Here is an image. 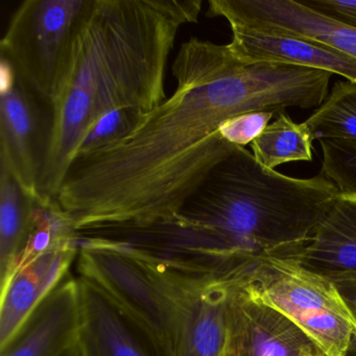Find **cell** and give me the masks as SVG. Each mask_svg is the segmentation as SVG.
I'll list each match as a JSON object with an SVG mask.
<instances>
[{"instance_id": "obj_20", "label": "cell", "mask_w": 356, "mask_h": 356, "mask_svg": "<svg viewBox=\"0 0 356 356\" xmlns=\"http://www.w3.org/2000/svg\"><path fill=\"white\" fill-rule=\"evenodd\" d=\"M306 7L356 30V0H302Z\"/></svg>"}, {"instance_id": "obj_16", "label": "cell", "mask_w": 356, "mask_h": 356, "mask_svg": "<svg viewBox=\"0 0 356 356\" xmlns=\"http://www.w3.org/2000/svg\"><path fill=\"white\" fill-rule=\"evenodd\" d=\"M304 122L318 141H356V84L348 81L335 82L324 103Z\"/></svg>"}, {"instance_id": "obj_19", "label": "cell", "mask_w": 356, "mask_h": 356, "mask_svg": "<svg viewBox=\"0 0 356 356\" xmlns=\"http://www.w3.org/2000/svg\"><path fill=\"white\" fill-rule=\"evenodd\" d=\"M276 113L270 111H250L224 120L218 132L226 143L245 147L264 132Z\"/></svg>"}, {"instance_id": "obj_23", "label": "cell", "mask_w": 356, "mask_h": 356, "mask_svg": "<svg viewBox=\"0 0 356 356\" xmlns=\"http://www.w3.org/2000/svg\"><path fill=\"white\" fill-rule=\"evenodd\" d=\"M343 356H356V335L354 334L352 337L351 343H350L349 348Z\"/></svg>"}, {"instance_id": "obj_15", "label": "cell", "mask_w": 356, "mask_h": 356, "mask_svg": "<svg viewBox=\"0 0 356 356\" xmlns=\"http://www.w3.org/2000/svg\"><path fill=\"white\" fill-rule=\"evenodd\" d=\"M314 140L305 122L297 124L282 112L252 143V154L258 163L275 170L289 162L312 161Z\"/></svg>"}, {"instance_id": "obj_13", "label": "cell", "mask_w": 356, "mask_h": 356, "mask_svg": "<svg viewBox=\"0 0 356 356\" xmlns=\"http://www.w3.org/2000/svg\"><path fill=\"white\" fill-rule=\"evenodd\" d=\"M293 259L330 281L356 277V193H339Z\"/></svg>"}, {"instance_id": "obj_10", "label": "cell", "mask_w": 356, "mask_h": 356, "mask_svg": "<svg viewBox=\"0 0 356 356\" xmlns=\"http://www.w3.org/2000/svg\"><path fill=\"white\" fill-rule=\"evenodd\" d=\"M81 322L79 281L67 274L0 348V356H61L79 343Z\"/></svg>"}, {"instance_id": "obj_6", "label": "cell", "mask_w": 356, "mask_h": 356, "mask_svg": "<svg viewBox=\"0 0 356 356\" xmlns=\"http://www.w3.org/2000/svg\"><path fill=\"white\" fill-rule=\"evenodd\" d=\"M0 163L8 166L28 195L40 197L39 181L51 128V107L16 74L0 92Z\"/></svg>"}, {"instance_id": "obj_12", "label": "cell", "mask_w": 356, "mask_h": 356, "mask_svg": "<svg viewBox=\"0 0 356 356\" xmlns=\"http://www.w3.org/2000/svg\"><path fill=\"white\" fill-rule=\"evenodd\" d=\"M79 243L53 250L20 268L1 289L0 348L17 332L33 310L67 275Z\"/></svg>"}, {"instance_id": "obj_21", "label": "cell", "mask_w": 356, "mask_h": 356, "mask_svg": "<svg viewBox=\"0 0 356 356\" xmlns=\"http://www.w3.org/2000/svg\"><path fill=\"white\" fill-rule=\"evenodd\" d=\"M334 284L353 326L354 334L356 335V277L337 279L331 281Z\"/></svg>"}, {"instance_id": "obj_8", "label": "cell", "mask_w": 356, "mask_h": 356, "mask_svg": "<svg viewBox=\"0 0 356 356\" xmlns=\"http://www.w3.org/2000/svg\"><path fill=\"white\" fill-rule=\"evenodd\" d=\"M233 287L226 314L224 356H326L293 321Z\"/></svg>"}, {"instance_id": "obj_3", "label": "cell", "mask_w": 356, "mask_h": 356, "mask_svg": "<svg viewBox=\"0 0 356 356\" xmlns=\"http://www.w3.org/2000/svg\"><path fill=\"white\" fill-rule=\"evenodd\" d=\"M339 193L322 175L285 176L236 147L168 220L243 281L261 260L296 257Z\"/></svg>"}, {"instance_id": "obj_9", "label": "cell", "mask_w": 356, "mask_h": 356, "mask_svg": "<svg viewBox=\"0 0 356 356\" xmlns=\"http://www.w3.org/2000/svg\"><path fill=\"white\" fill-rule=\"evenodd\" d=\"M83 356H174L126 308L93 281L81 277Z\"/></svg>"}, {"instance_id": "obj_14", "label": "cell", "mask_w": 356, "mask_h": 356, "mask_svg": "<svg viewBox=\"0 0 356 356\" xmlns=\"http://www.w3.org/2000/svg\"><path fill=\"white\" fill-rule=\"evenodd\" d=\"M38 197L28 195L8 166L0 163V291L17 272Z\"/></svg>"}, {"instance_id": "obj_4", "label": "cell", "mask_w": 356, "mask_h": 356, "mask_svg": "<svg viewBox=\"0 0 356 356\" xmlns=\"http://www.w3.org/2000/svg\"><path fill=\"white\" fill-rule=\"evenodd\" d=\"M243 289L300 327L326 356H343L354 335L347 309L326 277L291 257H270L254 268Z\"/></svg>"}, {"instance_id": "obj_11", "label": "cell", "mask_w": 356, "mask_h": 356, "mask_svg": "<svg viewBox=\"0 0 356 356\" xmlns=\"http://www.w3.org/2000/svg\"><path fill=\"white\" fill-rule=\"evenodd\" d=\"M231 53L245 63L272 62L343 76L356 84V58L308 39L266 34L243 26H230Z\"/></svg>"}, {"instance_id": "obj_22", "label": "cell", "mask_w": 356, "mask_h": 356, "mask_svg": "<svg viewBox=\"0 0 356 356\" xmlns=\"http://www.w3.org/2000/svg\"><path fill=\"white\" fill-rule=\"evenodd\" d=\"M61 356H83L82 350H81L80 343H76L74 347L68 349L65 353L62 354Z\"/></svg>"}, {"instance_id": "obj_2", "label": "cell", "mask_w": 356, "mask_h": 356, "mask_svg": "<svg viewBox=\"0 0 356 356\" xmlns=\"http://www.w3.org/2000/svg\"><path fill=\"white\" fill-rule=\"evenodd\" d=\"M202 0H89L51 106L39 181L56 199L87 129L105 112H147L168 97L166 65L181 26L195 24Z\"/></svg>"}, {"instance_id": "obj_7", "label": "cell", "mask_w": 356, "mask_h": 356, "mask_svg": "<svg viewBox=\"0 0 356 356\" xmlns=\"http://www.w3.org/2000/svg\"><path fill=\"white\" fill-rule=\"evenodd\" d=\"M207 15L266 34L308 39L356 58V30L297 0H210Z\"/></svg>"}, {"instance_id": "obj_5", "label": "cell", "mask_w": 356, "mask_h": 356, "mask_svg": "<svg viewBox=\"0 0 356 356\" xmlns=\"http://www.w3.org/2000/svg\"><path fill=\"white\" fill-rule=\"evenodd\" d=\"M89 0H26L0 42V57L41 101L53 106Z\"/></svg>"}, {"instance_id": "obj_18", "label": "cell", "mask_w": 356, "mask_h": 356, "mask_svg": "<svg viewBox=\"0 0 356 356\" xmlns=\"http://www.w3.org/2000/svg\"><path fill=\"white\" fill-rule=\"evenodd\" d=\"M321 175L333 183L339 193H356V141L321 139Z\"/></svg>"}, {"instance_id": "obj_17", "label": "cell", "mask_w": 356, "mask_h": 356, "mask_svg": "<svg viewBox=\"0 0 356 356\" xmlns=\"http://www.w3.org/2000/svg\"><path fill=\"white\" fill-rule=\"evenodd\" d=\"M145 114L131 108H120L102 114L81 138L74 161L126 138L136 129Z\"/></svg>"}, {"instance_id": "obj_1", "label": "cell", "mask_w": 356, "mask_h": 356, "mask_svg": "<svg viewBox=\"0 0 356 356\" xmlns=\"http://www.w3.org/2000/svg\"><path fill=\"white\" fill-rule=\"evenodd\" d=\"M177 88L126 138L72 162L57 200L76 231L145 226L172 218L237 145L218 132L250 111L318 108L331 74L245 63L228 44L189 39L172 65Z\"/></svg>"}]
</instances>
